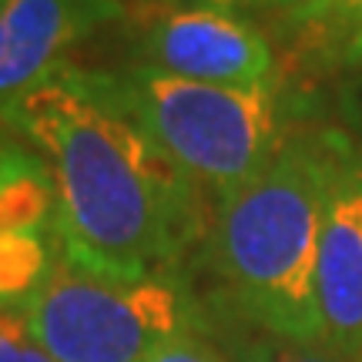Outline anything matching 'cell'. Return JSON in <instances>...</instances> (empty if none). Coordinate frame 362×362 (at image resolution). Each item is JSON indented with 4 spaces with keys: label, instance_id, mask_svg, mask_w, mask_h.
<instances>
[{
    "label": "cell",
    "instance_id": "1",
    "mask_svg": "<svg viewBox=\"0 0 362 362\" xmlns=\"http://www.w3.org/2000/svg\"><path fill=\"white\" fill-rule=\"evenodd\" d=\"M0 124L51 171L67 265L117 282L185 279L181 262L205 232L202 192L138 121L117 74L64 61Z\"/></svg>",
    "mask_w": 362,
    "mask_h": 362
},
{
    "label": "cell",
    "instance_id": "2",
    "mask_svg": "<svg viewBox=\"0 0 362 362\" xmlns=\"http://www.w3.org/2000/svg\"><path fill=\"white\" fill-rule=\"evenodd\" d=\"M329 188V131L282 138L275 158L215 205L208 259L238 322L322 346L315 265Z\"/></svg>",
    "mask_w": 362,
    "mask_h": 362
},
{
    "label": "cell",
    "instance_id": "3",
    "mask_svg": "<svg viewBox=\"0 0 362 362\" xmlns=\"http://www.w3.org/2000/svg\"><path fill=\"white\" fill-rule=\"evenodd\" d=\"M117 81L148 134L215 205L259 178L282 144L275 84L225 88L141 64Z\"/></svg>",
    "mask_w": 362,
    "mask_h": 362
},
{
    "label": "cell",
    "instance_id": "4",
    "mask_svg": "<svg viewBox=\"0 0 362 362\" xmlns=\"http://www.w3.org/2000/svg\"><path fill=\"white\" fill-rule=\"evenodd\" d=\"M21 315L57 362H144L168 339L208 329L185 279L117 282L64 259Z\"/></svg>",
    "mask_w": 362,
    "mask_h": 362
},
{
    "label": "cell",
    "instance_id": "5",
    "mask_svg": "<svg viewBox=\"0 0 362 362\" xmlns=\"http://www.w3.org/2000/svg\"><path fill=\"white\" fill-rule=\"evenodd\" d=\"M134 64L202 84L272 88L275 57L262 30L232 11L158 7L134 24Z\"/></svg>",
    "mask_w": 362,
    "mask_h": 362
},
{
    "label": "cell",
    "instance_id": "6",
    "mask_svg": "<svg viewBox=\"0 0 362 362\" xmlns=\"http://www.w3.org/2000/svg\"><path fill=\"white\" fill-rule=\"evenodd\" d=\"M315 298L322 346L362 362V151L339 131H329Z\"/></svg>",
    "mask_w": 362,
    "mask_h": 362
},
{
    "label": "cell",
    "instance_id": "7",
    "mask_svg": "<svg viewBox=\"0 0 362 362\" xmlns=\"http://www.w3.org/2000/svg\"><path fill=\"white\" fill-rule=\"evenodd\" d=\"M117 0H7L0 7V117L94 27L121 21Z\"/></svg>",
    "mask_w": 362,
    "mask_h": 362
},
{
    "label": "cell",
    "instance_id": "8",
    "mask_svg": "<svg viewBox=\"0 0 362 362\" xmlns=\"http://www.w3.org/2000/svg\"><path fill=\"white\" fill-rule=\"evenodd\" d=\"M61 259L54 232H0V309L24 312Z\"/></svg>",
    "mask_w": 362,
    "mask_h": 362
},
{
    "label": "cell",
    "instance_id": "9",
    "mask_svg": "<svg viewBox=\"0 0 362 362\" xmlns=\"http://www.w3.org/2000/svg\"><path fill=\"white\" fill-rule=\"evenodd\" d=\"M228 362H352V359L332 352L329 346L288 342V339H279V336L252 329L248 336L235 339Z\"/></svg>",
    "mask_w": 362,
    "mask_h": 362
},
{
    "label": "cell",
    "instance_id": "10",
    "mask_svg": "<svg viewBox=\"0 0 362 362\" xmlns=\"http://www.w3.org/2000/svg\"><path fill=\"white\" fill-rule=\"evenodd\" d=\"M0 362H57L27 332L21 312L0 309Z\"/></svg>",
    "mask_w": 362,
    "mask_h": 362
},
{
    "label": "cell",
    "instance_id": "11",
    "mask_svg": "<svg viewBox=\"0 0 362 362\" xmlns=\"http://www.w3.org/2000/svg\"><path fill=\"white\" fill-rule=\"evenodd\" d=\"M144 362H228L218 342H211L208 332H185L158 346Z\"/></svg>",
    "mask_w": 362,
    "mask_h": 362
},
{
    "label": "cell",
    "instance_id": "12",
    "mask_svg": "<svg viewBox=\"0 0 362 362\" xmlns=\"http://www.w3.org/2000/svg\"><path fill=\"white\" fill-rule=\"evenodd\" d=\"M339 4L342 0H245V7L279 13V17H292V21H309V17L329 13L336 11Z\"/></svg>",
    "mask_w": 362,
    "mask_h": 362
},
{
    "label": "cell",
    "instance_id": "13",
    "mask_svg": "<svg viewBox=\"0 0 362 362\" xmlns=\"http://www.w3.org/2000/svg\"><path fill=\"white\" fill-rule=\"evenodd\" d=\"M37 158L40 155L30 144H24L21 138H13L11 131H0V185L11 178V175L24 171L27 165H34Z\"/></svg>",
    "mask_w": 362,
    "mask_h": 362
},
{
    "label": "cell",
    "instance_id": "14",
    "mask_svg": "<svg viewBox=\"0 0 362 362\" xmlns=\"http://www.w3.org/2000/svg\"><path fill=\"white\" fill-rule=\"evenodd\" d=\"M158 7H194V11H232L245 7V0H151Z\"/></svg>",
    "mask_w": 362,
    "mask_h": 362
},
{
    "label": "cell",
    "instance_id": "15",
    "mask_svg": "<svg viewBox=\"0 0 362 362\" xmlns=\"http://www.w3.org/2000/svg\"><path fill=\"white\" fill-rule=\"evenodd\" d=\"M4 4H7V0H0V7H4Z\"/></svg>",
    "mask_w": 362,
    "mask_h": 362
},
{
    "label": "cell",
    "instance_id": "16",
    "mask_svg": "<svg viewBox=\"0 0 362 362\" xmlns=\"http://www.w3.org/2000/svg\"><path fill=\"white\" fill-rule=\"evenodd\" d=\"M0 131H7V128H4V124H0Z\"/></svg>",
    "mask_w": 362,
    "mask_h": 362
}]
</instances>
